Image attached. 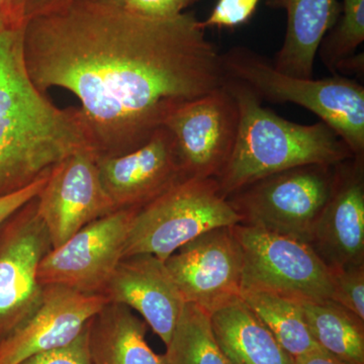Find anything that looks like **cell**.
Wrapping results in <instances>:
<instances>
[{
	"mask_svg": "<svg viewBox=\"0 0 364 364\" xmlns=\"http://www.w3.org/2000/svg\"><path fill=\"white\" fill-rule=\"evenodd\" d=\"M23 58L43 92L78 98L97 158L142 147L174 112L225 82L221 53L195 14L149 18L98 0L28 18Z\"/></svg>",
	"mask_w": 364,
	"mask_h": 364,
	"instance_id": "1",
	"label": "cell"
},
{
	"mask_svg": "<svg viewBox=\"0 0 364 364\" xmlns=\"http://www.w3.org/2000/svg\"><path fill=\"white\" fill-rule=\"evenodd\" d=\"M26 18L0 11V198L26 188L69 155L91 149L77 107L59 109L23 58Z\"/></svg>",
	"mask_w": 364,
	"mask_h": 364,
	"instance_id": "2",
	"label": "cell"
},
{
	"mask_svg": "<svg viewBox=\"0 0 364 364\" xmlns=\"http://www.w3.org/2000/svg\"><path fill=\"white\" fill-rule=\"evenodd\" d=\"M225 85L240 112L233 152L215 177L225 198L277 172L304 165H336L353 157L341 136L324 122L294 123L263 107L239 81L225 76Z\"/></svg>",
	"mask_w": 364,
	"mask_h": 364,
	"instance_id": "3",
	"label": "cell"
},
{
	"mask_svg": "<svg viewBox=\"0 0 364 364\" xmlns=\"http://www.w3.org/2000/svg\"><path fill=\"white\" fill-rule=\"evenodd\" d=\"M228 78L247 86L261 102L294 104L329 124L351 150L364 157V87L341 74L303 79L277 71L272 62L247 47L236 46L221 54Z\"/></svg>",
	"mask_w": 364,
	"mask_h": 364,
	"instance_id": "4",
	"label": "cell"
},
{
	"mask_svg": "<svg viewBox=\"0 0 364 364\" xmlns=\"http://www.w3.org/2000/svg\"><path fill=\"white\" fill-rule=\"evenodd\" d=\"M241 221L215 178L183 179L136 210L123 258L152 254L165 261L200 234Z\"/></svg>",
	"mask_w": 364,
	"mask_h": 364,
	"instance_id": "5",
	"label": "cell"
},
{
	"mask_svg": "<svg viewBox=\"0 0 364 364\" xmlns=\"http://www.w3.org/2000/svg\"><path fill=\"white\" fill-rule=\"evenodd\" d=\"M336 165H304L277 172L244 186L227 200L241 215V224L311 245L316 224L334 189Z\"/></svg>",
	"mask_w": 364,
	"mask_h": 364,
	"instance_id": "6",
	"label": "cell"
},
{
	"mask_svg": "<svg viewBox=\"0 0 364 364\" xmlns=\"http://www.w3.org/2000/svg\"><path fill=\"white\" fill-rule=\"evenodd\" d=\"M233 228L243 253L242 289H267L301 301L332 299L331 272L310 244L248 225Z\"/></svg>",
	"mask_w": 364,
	"mask_h": 364,
	"instance_id": "7",
	"label": "cell"
},
{
	"mask_svg": "<svg viewBox=\"0 0 364 364\" xmlns=\"http://www.w3.org/2000/svg\"><path fill=\"white\" fill-rule=\"evenodd\" d=\"M51 249L37 198L0 224V343L39 305L44 287L38 267Z\"/></svg>",
	"mask_w": 364,
	"mask_h": 364,
	"instance_id": "8",
	"label": "cell"
},
{
	"mask_svg": "<svg viewBox=\"0 0 364 364\" xmlns=\"http://www.w3.org/2000/svg\"><path fill=\"white\" fill-rule=\"evenodd\" d=\"M136 210H114L51 249L38 267L41 286H62L79 293L102 294L123 259Z\"/></svg>",
	"mask_w": 364,
	"mask_h": 364,
	"instance_id": "9",
	"label": "cell"
},
{
	"mask_svg": "<svg viewBox=\"0 0 364 364\" xmlns=\"http://www.w3.org/2000/svg\"><path fill=\"white\" fill-rule=\"evenodd\" d=\"M240 112L227 86L184 105L166 119L184 178H215L233 152Z\"/></svg>",
	"mask_w": 364,
	"mask_h": 364,
	"instance_id": "10",
	"label": "cell"
},
{
	"mask_svg": "<svg viewBox=\"0 0 364 364\" xmlns=\"http://www.w3.org/2000/svg\"><path fill=\"white\" fill-rule=\"evenodd\" d=\"M233 227L205 232L164 261L184 301L210 314L241 294L243 253Z\"/></svg>",
	"mask_w": 364,
	"mask_h": 364,
	"instance_id": "11",
	"label": "cell"
},
{
	"mask_svg": "<svg viewBox=\"0 0 364 364\" xmlns=\"http://www.w3.org/2000/svg\"><path fill=\"white\" fill-rule=\"evenodd\" d=\"M37 210L52 249L65 243L86 225L116 210L100 181L92 150H79L51 170L37 196Z\"/></svg>",
	"mask_w": 364,
	"mask_h": 364,
	"instance_id": "12",
	"label": "cell"
},
{
	"mask_svg": "<svg viewBox=\"0 0 364 364\" xmlns=\"http://www.w3.org/2000/svg\"><path fill=\"white\" fill-rule=\"evenodd\" d=\"M98 174L114 210H139L183 181L173 136L164 126L142 147L97 157Z\"/></svg>",
	"mask_w": 364,
	"mask_h": 364,
	"instance_id": "13",
	"label": "cell"
},
{
	"mask_svg": "<svg viewBox=\"0 0 364 364\" xmlns=\"http://www.w3.org/2000/svg\"><path fill=\"white\" fill-rule=\"evenodd\" d=\"M107 301L102 294L79 293L62 286H46L37 309L0 343V364L25 359L70 343Z\"/></svg>",
	"mask_w": 364,
	"mask_h": 364,
	"instance_id": "14",
	"label": "cell"
},
{
	"mask_svg": "<svg viewBox=\"0 0 364 364\" xmlns=\"http://www.w3.org/2000/svg\"><path fill=\"white\" fill-rule=\"evenodd\" d=\"M102 294L107 303L126 306L140 314L165 345L186 304L164 261L152 254L124 257Z\"/></svg>",
	"mask_w": 364,
	"mask_h": 364,
	"instance_id": "15",
	"label": "cell"
},
{
	"mask_svg": "<svg viewBox=\"0 0 364 364\" xmlns=\"http://www.w3.org/2000/svg\"><path fill=\"white\" fill-rule=\"evenodd\" d=\"M311 246L329 268L364 263V157L336 165L334 189Z\"/></svg>",
	"mask_w": 364,
	"mask_h": 364,
	"instance_id": "16",
	"label": "cell"
},
{
	"mask_svg": "<svg viewBox=\"0 0 364 364\" xmlns=\"http://www.w3.org/2000/svg\"><path fill=\"white\" fill-rule=\"evenodd\" d=\"M287 11L286 36L272 65L287 75L314 78L318 47L341 13L338 0H267Z\"/></svg>",
	"mask_w": 364,
	"mask_h": 364,
	"instance_id": "17",
	"label": "cell"
},
{
	"mask_svg": "<svg viewBox=\"0 0 364 364\" xmlns=\"http://www.w3.org/2000/svg\"><path fill=\"white\" fill-rule=\"evenodd\" d=\"M210 321L230 364H293V358L241 296L210 314Z\"/></svg>",
	"mask_w": 364,
	"mask_h": 364,
	"instance_id": "18",
	"label": "cell"
},
{
	"mask_svg": "<svg viewBox=\"0 0 364 364\" xmlns=\"http://www.w3.org/2000/svg\"><path fill=\"white\" fill-rule=\"evenodd\" d=\"M147 324L128 306L107 303L88 323L92 364H168L146 341Z\"/></svg>",
	"mask_w": 364,
	"mask_h": 364,
	"instance_id": "19",
	"label": "cell"
},
{
	"mask_svg": "<svg viewBox=\"0 0 364 364\" xmlns=\"http://www.w3.org/2000/svg\"><path fill=\"white\" fill-rule=\"evenodd\" d=\"M316 343L345 364H364V320L332 299L301 301Z\"/></svg>",
	"mask_w": 364,
	"mask_h": 364,
	"instance_id": "20",
	"label": "cell"
},
{
	"mask_svg": "<svg viewBox=\"0 0 364 364\" xmlns=\"http://www.w3.org/2000/svg\"><path fill=\"white\" fill-rule=\"evenodd\" d=\"M240 296L291 358L321 348L309 331L301 301L261 289H243Z\"/></svg>",
	"mask_w": 364,
	"mask_h": 364,
	"instance_id": "21",
	"label": "cell"
},
{
	"mask_svg": "<svg viewBox=\"0 0 364 364\" xmlns=\"http://www.w3.org/2000/svg\"><path fill=\"white\" fill-rule=\"evenodd\" d=\"M168 364H230L213 331L210 314L186 303L165 353Z\"/></svg>",
	"mask_w": 364,
	"mask_h": 364,
	"instance_id": "22",
	"label": "cell"
},
{
	"mask_svg": "<svg viewBox=\"0 0 364 364\" xmlns=\"http://www.w3.org/2000/svg\"><path fill=\"white\" fill-rule=\"evenodd\" d=\"M364 41V0H343L334 26L318 47L317 56L326 68L337 74L342 62L355 55Z\"/></svg>",
	"mask_w": 364,
	"mask_h": 364,
	"instance_id": "23",
	"label": "cell"
},
{
	"mask_svg": "<svg viewBox=\"0 0 364 364\" xmlns=\"http://www.w3.org/2000/svg\"><path fill=\"white\" fill-rule=\"evenodd\" d=\"M332 301L364 320V263L330 268Z\"/></svg>",
	"mask_w": 364,
	"mask_h": 364,
	"instance_id": "24",
	"label": "cell"
},
{
	"mask_svg": "<svg viewBox=\"0 0 364 364\" xmlns=\"http://www.w3.org/2000/svg\"><path fill=\"white\" fill-rule=\"evenodd\" d=\"M18 364H92L88 342V324L70 343L41 352Z\"/></svg>",
	"mask_w": 364,
	"mask_h": 364,
	"instance_id": "25",
	"label": "cell"
},
{
	"mask_svg": "<svg viewBox=\"0 0 364 364\" xmlns=\"http://www.w3.org/2000/svg\"><path fill=\"white\" fill-rule=\"evenodd\" d=\"M259 0H218L207 20L200 21L203 28H236L250 20Z\"/></svg>",
	"mask_w": 364,
	"mask_h": 364,
	"instance_id": "26",
	"label": "cell"
},
{
	"mask_svg": "<svg viewBox=\"0 0 364 364\" xmlns=\"http://www.w3.org/2000/svg\"><path fill=\"white\" fill-rule=\"evenodd\" d=\"M200 0H124L121 6L149 18H173Z\"/></svg>",
	"mask_w": 364,
	"mask_h": 364,
	"instance_id": "27",
	"label": "cell"
},
{
	"mask_svg": "<svg viewBox=\"0 0 364 364\" xmlns=\"http://www.w3.org/2000/svg\"><path fill=\"white\" fill-rule=\"evenodd\" d=\"M49 176L50 173L46 174L45 176L41 177L40 179L26 188L16 191L11 195L0 198V224L6 221L7 218L16 213L18 208L32 200L33 198H37L42 189L44 188Z\"/></svg>",
	"mask_w": 364,
	"mask_h": 364,
	"instance_id": "28",
	"label": "cell"
},
{
	"mask_svg": "<svg viewBox=\"0 0 364 364\" xmlns=\"http://www.w3.org/2000/svg\"><path fill=\"white\" fill-rule=\"evenodd\" d=\"M72 0H26L25 6L26 21L38 14L47 13L53 9L65 6Z\"/></svg>",
	"mask_w": 364,
	"mask_h": 364,
	"instance_id": "29",
	"label": "cell"
},
{
	"mask_svg": "<svg viewBox=\"0 0 364 364\" xmlns=\"http://www.w3.org/2000/svg\"><path fill=\"white\" fill-rule=\"evenodd\" d=\"M293 364H345L322 348L308 352L293 358Z\"/></svg>",
	"mask_w": 364,
	"mask_h": 364,
	"instance_id": "30",
	"label": "cell"
},
{
	"mask_svg": "<svg viewBox=\"0 0 364 364\" xmlns=\"http://www.w3.org/2000/svg\"><path fill=\"white\" fill-rule=\"evenodd\" d=\"M0 4L4 6L2 11L20 14V16H23L25 18L26 0H0Z\"/></svg>",
	"mask_w": 364,
	"mask_h": 364,
	"instance_id": "31",
	"label": "cell"
},
{
	"mask_svg": "<svg viewBox=\"0 0 364 364\" xmlns=\"http://www.w3.org/2000/svg\"><path fill=\"white\" fill-rule=\"evenodd\" d=\"M98 1L107 2V4H117V6H122L124 0H98Z\"/></svg>",
	"mask_w": 364,
	"mask_h": 364,
	"instance_id": "32",
	"label": "cell"
},
{
	"mask_svg": "<svg viewBox=\"0 0 364 364\" xmlns=\"http://www.w3.org/2000/svg\"><path fill=\"white\" fill-rule=\"evenodd\" d=\"M2 9H4V6H2V4H0V11H2Z\"/></svg>",
	"mask_w": 364,
	"mask_h": 364,
	"instance_id": "33",
	"label": "cell"
}]
</instances>
